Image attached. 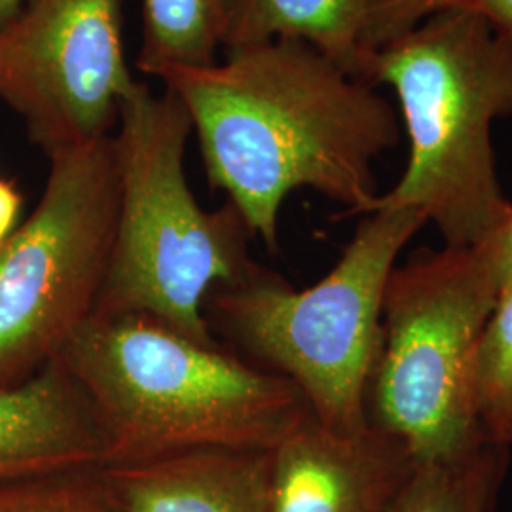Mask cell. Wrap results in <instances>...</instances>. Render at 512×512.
<instances>
[{
  "mask_svg": "<svg viewBox=\"0 0 512 512\" xmlns=\"http://www.w3.org/2000/svg\"><path fill=\"white\" fill-rule=\"evenodd\" d=\"M425 224L416 209L376 205L313 287L296 291L255 264L209 293L207 323L247 361L293 382L323 425L344 433L365 429L385 287L404 245Z\"/></svg>",
  "mask_w": 512,
  "mask_h": 512,
  "instance_id": "5",
  "label": "cell"
},
{
  "mask_svg": "<svg viewBox=\"0 0 512 512\" xmlns=\"http://www.w3.org/2000/svg\"><path fill=\"white\" fill-rule=\"evenodd\" d=\"M35 211L0 245V387L54 363L97 311L116 238L112 135L48 156Z\"/></svg>",
  "mask_w": 512,
  "mask_h": 512,
  "instance_id": "7",
  "label": "cell"
},
{
  "mask_svg": "<svg viewBox=\"0 0 512 512\" xmlns=\"http://www.w3.org/2000/svg\"><path fill=\"white\" fill-rule=\"evenodd\" d=\"M19 209L21 196L16 186L8 181H0V245L16 230Z\"/></svg>",
  "mask_w": 512,
  "mask_h": 512,
  "instance_id": "19",
  "label": "cell"
},
{
  "mask_svg": "<svg viewBox=\"0 0 512 512\" xmlns=\"http://www.w3.org/2000/svg\"><path fill=\"white\" fill-rule=\"evenodd\" d=\"M473 412L486 439L511 446L512 283L501 287L476 344Z\"/></svg>",
  "mask_w": 512,
  "mask_h": 512,
  "instance_id": "15",
  "label": "cell"
},
{
  "mask_svg": "<svg viewBox=\"0 0 512 512\" xmlns=\"http://www.w3.org/2000/svg\"><path fill=\"white\" fill-rule=\"evenodd\" d=\"M370 84L391 86L410 158L376 205L410 207L450 247H476L512 202L495 167L492 124L512 114V35L473 12L444 10L374 54Z\"/></svg>",
  "mask_w": 512,
  "mask_h": 512,
  "instance_id": "3",
  "label": "cell"
},
{
  "mask_svg": "<svg viewBox=\"0 0 512 512\" xmlns=\"http://www.w3.org/2000/svg\"><path fill=\"white\" fill-rule=\"evenodd\" d=\"M222 0H143L137 54L141 73L167 67H202L217 61Z\"/></svg>",
  "mask_w": 512,
  "mask_h": 512,
  "instance_id": "14",
  "label": "cell"
},
{
  "mask_svg": "<svg viewBox=\"0 0 512 512\" xmlns=\"http://www.w3.org/2000/svg\"><path fill=\"white\" fill-rule=\"evenodd\" d=\"M511 446H512V439H511Z\"/></svg>",
  "mask_w": 512,
  "mask_h": 512,
  "instance_id": "21",
  "label": "cell"
},
{
  "mask_svg": "<svg viewBox=\"0 0 512 512\" xmlns=\"http://www.w3.org/2000/svg\"><path fill=\"white\" fill-rule=\"evenodd\" d=\"M499 291L480 245L421 249L389 275L366 416L418 465L490 440L473 412V363Z\"/></svg>",
  "mask_w": 512,
  "mask_h": 512,
  "instance_id": "6",
  "label": "cell"
},
{
  "mask_svg": "<svg viewBox=\"0 0 512 512\" xmlns=\"http://www.w3.org/2000/svg\"><path fill=\"white\" fill-rule=\"evenodd\" d=\"M23 8V0H0V29L10 25L14 19L18 18L19 12Z\"/></svg>",
  "mask_w": 512,
  "mask_h": 512,
  "instance_id": "20",
  "label": "cell"
},
{
  "mask_svg": "<svg viewBox=\"0 0 512 512\" xmlns=\"http://www.w3.org/2000/svg\"><path fill=\"white\" fill-rule=\"evenodd\" d=\"M484 251L490 256V262L494 266V272L499 279V285H511L512 283V211L505 224L495 232L492 238L480 243Z\"/></svg>",
  "mask_w": 512,
  "mask_h": 512,
  "instance_id": "18",
  "label": "cell"
},
{
  "mask_svg": "<svg viewBox=\"0 0 512 512\" xmlns=\"http://www.w3.org/2000/svg\"><path fill=\"white\" fill-rule=\"evenodd\" d=\"M272 450L196 448L101 465L124 512H270Z\"/></svg>",
  "mask_w": 512,
  "mask_h": 512,
  "instance_id": "10",
  "label": "cell"
},
{
  "mask_svg": "<svg viewBox=\"0 0 512 512\" xmlns=\"http://www.w3.org/2000/svg\"><path fill=\"white\" fill-rule=\"evenodd\" d=\"M511 448L482 440L454 458L420 463L385 512H494Z\"/></svg>",
  "mask_w": 512,
  "mask_h": 512,
  "instance_id": "13",
  "label": "cell"
},
{
  "mask_svg": "<svg viewBox=\"0 0 512 512\" xmlns=\"http://www.w3.org/2000/svg\"><path fill=\"white\" fill-rule=\"evenodd\" d=\"M92 406L105 461L274 450L310 416L287 378L143 313H95L55 359Z\"/></svg>",
  "mask_w": 512,
  "mask_h": 512,
  "instance_id": "2",
  "label": "cell"
},
{
  "mask_svg": "<svg viewBox=\"0 0 512 512\" xmlns=\"http://www.w3.org/2000/svg\"><path fill=\"white\" fill-rule=\"evenodd\" d=\"M416 467L380 427L344 433L310 412L272 450L270 512H385Z\"/></svg>",
  "mask_w": 512,
  "mask_h": 512,
  "instance_id": "9",
  "label": "cell"
},
{
  "mask_svg": "<svg viewBox=\"0 0 512 512\" xmlns=\"http://www.w3.org/2000/svg\"><path fill=\"white\" fill-rule=\"evenodd\" d=\"M279 38L308 42L370 84L374 57L359 42L357 0H222L224 54Z\"/></svg>",
  "mask_w": 512,
  "mask_h": 512,
  "instance_id": "12",
  "label": "cell"
},
{
  "mask_svg": "<svg viewBox=\"0 0 512 512\" xmlns=\"http://www.w3.org/2000/svg\"><path fill=\"white\" fill-rule=\"evenodd\" d=\"M156 78L188 112L209 184L270 249L294 190L374 211V164L401 141L399 112L315 46L279 38Z\"/></svg>",
  "mask_w": 512,
  "mask_h": 512,
  "instance_id": "1",
  "label": "cell"
},
{
  "mask_svg": "<svg viewBox=\"0 0 512 512\" xmlns=\"http://www.w3.org/2000/svg\"><path fill=\"white\" fill-rule=\"evenodd\" d=\"M105 461L92 406L59 361L0 387V480Z\"/></svg>",
  "mask_w": 512,
  "mask_h": 512,
  "instance_id": "11",
  "label": "cell"
},
{
  "mask_svg": "<svg viewBox=\"0 0 512 512\" xmlns=\"http://www.w3.org/2000/svg\"><path fill=\"white\" fill-rule=\"evenodd\" d=\"M192 120L175 93L135 82L112 133L120 203L109 274L95 313H143L198 342H217L205 300L255 262L230 202L207 211L184 171Z\"/></svg>",
  "mask_w": 512,
  "mask_h": 512,
  "instance_id": "4",
  "label": "cell"
},
{
  "mask_svg": "<svg viewBox=\"0 0 512 512\" xmlns=\"http://www.w3.org/2000/svg\"><path fill=\"white\" fill-rule=\"evenodd\" d=\"M444 10L473 12L512 35V0H357L359 42L374 57L420 21Z\"/></svg>",
  "mask_w": 512,
  "mask_h": 512,
  "instance_id": "17",
  "label": "cell"
},
{
  "mask_svg": "<svg viewBox=\"0 0 512 512\" xmlns=\"http://www.w3.org/2000/svg\"><path fill=\"white\" fill-rule=\"evenodd\" d=\"M97 467L0 480V512H124Z\"/></svg>",
  "mask_w": 512,
  "mask_h": 512,
  "instance_id": "16",
  "label": "cell"
},
{
  "mask_svg": "<svg viewBox=\"0 0 512 512\" xmlns=\"http://www.w3.org/2000/svg\"><path fill=\"white\" fill-rule=\"evenodd\" d=\"M135 82L120 0H29L0 29V99L46 156L112 135Z\"/></svg>",
  "mask_w": 512,
  "mask_h": 512,
  "instance_id": "8",
  "label": "cell"
}]
</instances>
